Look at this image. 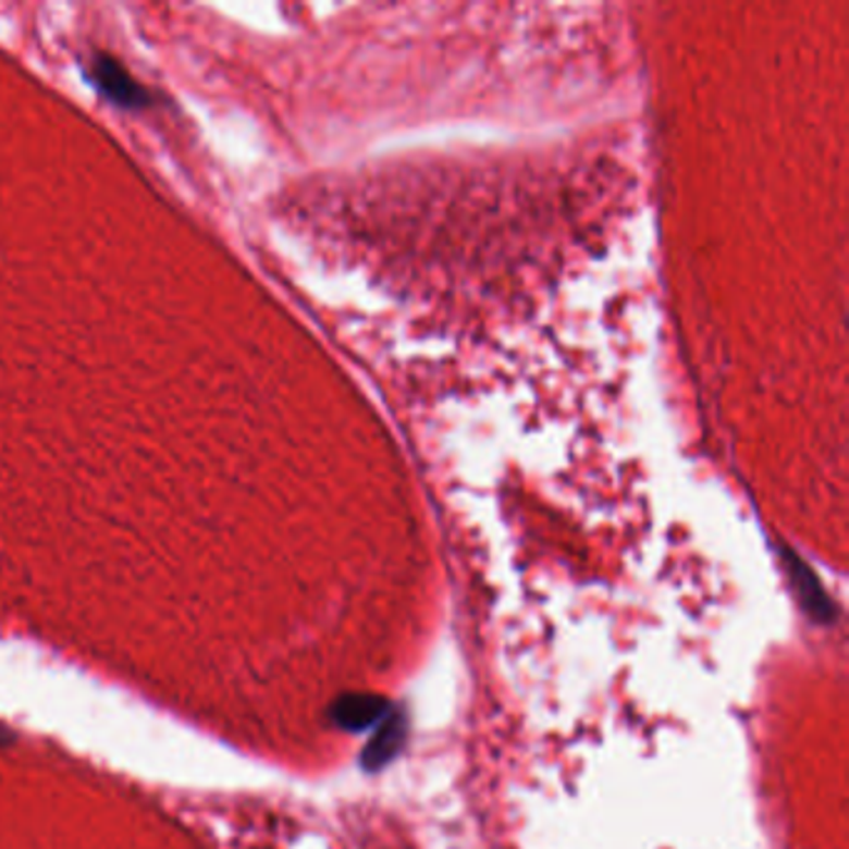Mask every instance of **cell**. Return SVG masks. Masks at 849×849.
I'll return each instance as SVG.
<instances>
[{
  "label": "cell",
  "mask_w": 849,
  "mask_h": 849,
  "mask_svg": "<svg viewBox=\"0 0 849 849\" xmlns=\"http://www.w3.org/2000/svg\"><path fill=\"white\" fill-rule=\"evenodd\" d=\"M389 713V703L379 696H344L332 705V721L344 730L361 733L367 727L384 721Z\"/></svg>",
  "instance_id": "7a4b0ae2"
},
{
  "label": "cell",
  "mask_w": 849,
  "mask_h": 849,
  "mask_svg": "<svg viewBox=\"0 0 849 849\" xmlns=\"http://www.w3.org/2000/svg\"><path fill=\"white\" fill-rule=\"evenodd\" d=\"M404 740H406L404 713H398V710L396 713H386L384 723H381V727L374 733V738H371L367 748H364L361 765L367 770H381L386 762H392V758H396V752L402 750Z\"/></svg>",
  "instance_id": "3957f363"
},
{
  "label": "cell",
  "mask_w": 849,
  "mask_h": 849,
  "mask_svg": "<svg viewBox=\"0 0 849 849\" xmlns=\"http://www.w3.org/2000/svg\"><path fill=\"white\" fill-rule=\"evenodd\" d=\"M787 563L792 566V576L797 580V586H800L804 608H808V613H812L820 623H829L832 620V601L825 595V591H822L817 580H814L810 570L804 568L795 556H787Z\"/></svg>",
  "instance_id": "277c9868"
},
{
  "label": "cell",
  "mask_w": 849,
  "mask_h": 849,
  "mask_svg": "<svg viewBox=\"0 0 849 849\" xmlns=\"http://www.w3.org/2000/svg\"><path fill=\"white\" fill-rule=\"evenodd\" d=\"M88 77L98 85L102 95L125 108H143L150 102V95L130 75L115 58L95 56L88 65Z\"/></svg>",
  "instance_id": "6da1fadb"
}]
</instances>
